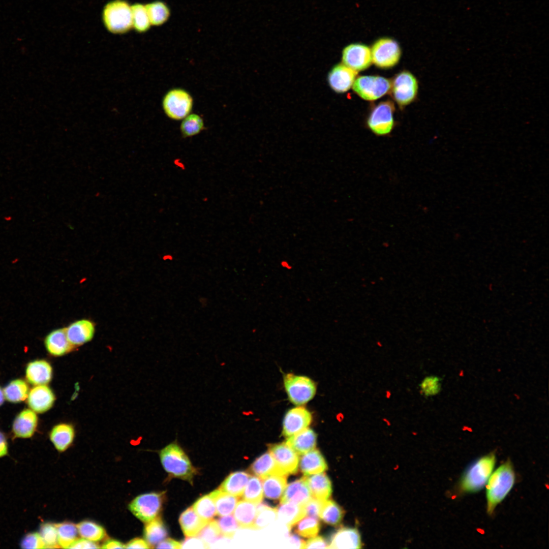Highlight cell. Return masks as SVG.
I'll list each match as a JSON object with an SVG mask.
<instances>
[{
	"mask_svg": "<svg viewBox=\"0 0 549 549\" xmlns=\"http://www.w3.org/2000/svg\"><path fill=\"white\" fill-rule=\"evenodd\" d=\"M496 460L495 452H491L475 460L460 477L455 486L456 493L463 495L482 490L494 470Z\"/></svg>",
	"mask_w": 549,
	"mask_h": 549,
	"instance_id": "6da1fadb",
	"label": "cell"
},
{
	"mask_svg": "<svg viewBox=\"0 0 549 549\" xmlns=\"http://www.w3.org/2000/svg\"><path fill=\"white\" fill-rule=\"evenodd\" d=\"M516 476L513 465L508 459L494 470L485 487L486 512L491 515L497 506L507 497L513 488Z\"/></svg>",
	"mask_w": 549,
	"mask_h": 549,
	"instance_id": "7a4b0ae2",
	"label": "cell"
},
{
	"mask_svg": "<svg viewBox=\"0 0 549 549\" xmlns=\"http://www.w3.org/2000/svg\"><path fill=\"white\" fill-rule=\"evenodd\" d=\"M160 457L164 469L171 477L193 483V478L198 471L176 441L163 448L160 452Z\"/></svg>",
	"mask_w": 549,
	"mask_h": 549,
	"instance_id": "3957f363",
	"label": "cell"
},
{
	"mask_svg": "<svg viewBox=\"0 0 549 549\" xmlns=\"http://www.w3.org/2000/svg\"><path fill=\"white\" fill-rule=\"evenodd\" d=\"M106 29L114 34H123L132 29V8L126 0H112L107 3L102 13Z\"/></svg>",
	"mask_w": 549,
	"mask_h": 549,
	"instance_id": "277c9868",
	"label": "cell"
},
{
	"mask_svg": "<svg viewBox=\"0 0 549 549\" xmlns=\"http://www.w3.org/2000/svg\"><path fill=\"white\" fill-rule=\"evenodd\" d=\"M283 382L288 399L294 405H304L316 394L315 383L307 376L289 373L284 376Z\"/></svg>",
	"mask_w": 549,
	"mask_h": 549,
	"instance_id": "5b68a950",
	"label": "cell"
},
{
	"mask_svg": "<svg viewBox=\"0 0 549 549\" xmlns=\"http://www.w3.org/2000/svg\"><path fill=\"white\" fill-rule=\"evenodd\" d=\"M165 496V492L139 495L130 503L129 508L136 517L147 523L158 516L162 509Z\"/></svg>",
	"mask_w": 549,
	"mask_h": 549,
	"instance_id": "8992f818",
	"label": "cell"
},
{
	"mask_svg": "<svg viewBox=\"0 0 549 549\" xmlns=\"http://www.w3.org/2000/svg\"><path fill=\"white\" fill-rule=\"evenodd\" d=\"M372 62L378 67L388 69L397 64L401 55L399 43L394 39L383 37L377 40L371 48Z\"/></svg>",
	"mask_w": 549,
	"mask_h": 549,
	"instance_id": "52a82bcc",
	"label": "cell"
},
{
	"mask_svg": "<svg viewBox=\"0 0 549 549\" xmlns=\"http://www.w3.org/2000/svg\"><path fill=\"white\" fill-rule=\"evenodd\" d=\"M388 79L379 76H361L356 78L352 88L361 98L368 101L378 99L390 89Z\"/></svg>",
	"mask_w": 549,
	"mask_h": 549,
	"instance_id": "ba28073f",
	"label": "cell"
},
{
	"mask_svg": "<svg viewBox=\"0 0 549 549\" xmlns=\"http://www.w3.org/2000/svg\"><path fill=\"white\" fill-rule=\"evenodd\" d=\"M193 99L186 90L175 88L169 91L164 97L163 107L166 115L171 119L179 120L191 112Z\"/></svg>",
	"mask_w": 549,
	"mask_h": 549,
	"instance_id": "9c48e42d",
	"label": "cell"
},
{
	"mask_svg": "<svg viewBox=\"0 0 549 549\" xmlns=\"http://www.w3.org/2000/svg\"><path fill=\"white\" fill-rule=\"evenodd\" d=\"M390 90L396 103L404 106L415 99L418 90L417 81L411 73L404 71L395 76L391 83Z\"/></svg>",
	"mask_w": 549,
	"mask_h": 549,
	"instance_id": "30bf717a",
	"label": "cell"
},
{
	"mask_svg": "<svg viewBox=\"0 0 549 549\" xmlns=\"http://www.w3.org/2000/svg\"><path fill=\"white\" fill-rule=\"evenodd\" d=\"M393 104L389 101L382 102L372 111L368 119L370 129L378 135L389 134L393 127Z\"/></svg>",
	"mask_w": 549,
	"mask_h": 549,
	"instance_id": "8fae6325",
	"label": "cell"
},
{
	"mask_svg": "<svg viewBox=\"0 0 549 549\" xmlns=\"http://www.w3.org/2000/svg\"><path fill=\"white\" fill-rule=\"evenodd\" d=\"M342 61L343 64L357 72L364 70L372 63L371 48L362 44H350L342 51Z\"/></svg>",
	"mask_w": 549,
	"mask_h": 549,
	"instance_id": "7c38bea8",
	"label": "cell"
},
{
	"mask_svg": "<svg viewBox=\"0 0 549 549\" xmlns=\"http://www.w3.org/2000/svg\"><path fill=\"white\" fill-rule=\"evenodd\" d=\"M268 451L284 475L288 476L297 473L299 463L298 454L286 442L269 444Z\"/></svg>",
	"mask_w": 549,
	"mask_h": 549,
	"instance_id": "4fadbf2b",
	"label": "cell"
},
{
	"mask_svg": "<svg viewBox=\"0 0 549 549\" xmlns=\"http://www.w3.org/2000/svg\"><path fill=\"white\" fill-rule=\"evenodd\" d=\"M312 421L311 413L301 406L289 409L283 421L282 435L286 438L308 428Z\"/></svg>",
	"mask_w": 549,
	"mask_h": 549,
	"instance_id": "5bb4252c",
	"label": "cell"
},
{
	"mask_svg": "<svg viewBox=\"0 0 549 549\" xmlns=\"http://www.w3.org/2000/svg\"><path fill=\"white\" fill-rule=\"evenodd\" d=\"M357 74V71L344 64H338L329 72L328 82L334 92L343 93L348 90L352 86Z\"/></svg>",
	"mask_w": 549,
	"mask_h": 549,
	"instance_id": "9a60e30c",
	"label": "cell"
},
{
	"mask_svg": "<svg viewBox=\"0 0 549 549\" xmlns=\"http://www.w3.org/2000/svg\"><path fill=\"white\" fill-rule=\"evenodd\" d=\"M65 329L69 342L76 347L92 340L95 332V325L90 320L82 319L72 322Z\"/></svg>",
	"mask_w": 549,
	"mask_h": 549,
	"instance_id": "2e32d148",
	"label": "cell"
},
{
	"mask_svg": "<svg viewBox=\"0 0 549 549\" xmlns=\"http://www.w3.org/2000/svg\"><path fill=\"white\" fill-rule=\"evenodd\" d=\"M312 498L311 492L303 476L286 486L280 499V503L292 502L304 505Z\"/></svg>",
	"mask_w": 549,
	"mask_h": 549,
	"instance_id": "e0dca14e",
	"label": "cell"
},
{
	"mask_svg": "<svg viewBox=\"0 0 549 549\" xmlns=\"http://www.w3.org/2000/svg\"><path fill=\"white\" fill-rule=\"evenodd\" d=\"M55 396L51 389L46 385H37L29 392L27 402L35 412L43 413L52 406Z\"/></svg>",
	"mask_w": 549,
	"mask_h": 549,
	"instance_id": "ac0fdd59",
	"label": "cell"
},
{
	"mask_svg": "<svg viewBox=\"0 0 549 549\" xmlns=\"http://www.w3.org/2000/svg\"><path fill=\"white\" fill-rule=\"evenodd\" d=\"M44 343L47 351L54 356H63L75 348L67 338L65 328L51 331L46 337Z\"/></svg>",
	"mask_w": 549,
	"mask_h": 549,
	"instance_id": "d6986e66",
	"label": "cell"
},
{
	"mask_svg": "<svg viewBox=\"0 0 549 549\" xmlns=\"http://www.w3.org/2000/svg\"><path fill=\"white\" fill-rule=\"evenodd\" d=\"M361 545L360 535L356 529L342 528L332 535L328 548H360Z\"/></svg>",
	"mask_w": 549,
	"mask_h": 549,
	"instance_id": "ffe728a7",
	"label": "cell"
},
{
	"mask_svg": "<svg viewBox=\"0 0 549 549\" xmlns=\"http://www.w3.org/2000/svg\"><path fill=\"white\" fill-rule=\"evenodd\" d=\"M38 423V417L34 411L25 409L15 419L12 427L15 437L27 438L34 434Z\"/></svg>",
	"mask_w": 549,
	"mask_h": 549,
	"instance_id": "44dd1931",
	"label": "cell"
},
{
	"mask_svg": "<svg viewBox=\"0 0 549 549\" xmlns=\"http://www.w3.org/2000/svg\"><path fill=\"white\" fill-rule=\"evenodd\" d=\"M52 375L51 366L44 360H36L29 363L26 369L27 381L36 386L48 383L52 378Z\"/></svg>",
	"mask_w": 549,
	"mask_h": 549,
	"instance_id": "7402d4cb",
	"label": "cell"
},
{
	"mask_svg": "<svg viewBox=\"0 0 549 549\" xmlns=\"http://www.w3.org/2000/svg\"><path fill=\"white\" fill-rule=\"evenodd\" d=\"M302 455L299 465L304 476L322 473L327 469L326 461L319 450L314 449Z\"/></svg>",
	"mask_w": 549,
	"mask_h": 549,
	"instance_id": "603a6c76",
	"label": "cell"
},
{
	"mask_svg": "<svg viewBox=\"0 0 549 549\" xmlns=\"http://www.w3.org/2000/svg\"><path fill=\"white\" fill-rule=\"evenodd\" d=\"M286 442L298 454H303L315 448L317 434L313 430L307 428L287 437Z\"/></svg>",
	"mask_w": 549,
	"mask_h": 549,
	"instance_id": "cb8c5ba5",
	"label": "cell"
},
{
	"mask_svg": "<svg viewBox=\"0 0 549 549\" xmlns=\"http://www.w3.org/2000/svg\"><path fill=\"white\" fill-rule=\"evenodd\" d=\"M304 476L313 498L325 501L330 497L332 492V484L330 479L324 472Z\"/></svg>",
	"mask_w": 549,
	"mask_h": 549,
	"instance_id": "d4e9b609",
	"label": "cell"
},
{
	"mask_svg": "<svg viewBox=\"0 0 549 549\" xmlns=\"http://www.w3.org/2000/svg\"><path fill=\"white\" fill-rule=\"evenodd\" d=\"M276 508L277 518L289 528L306 515L304 505L285 502Z\"/></svg>",
	"mask_w": 549,
	"mask_h": 549,
	"instance_id": "484cf974",
	"label": "cell"
},
{
	"mask_svg": "<svg viewBox=\"0 0 549 549\" xmlns=\"http://www.w3.org/2000/svg\"><path fill=\"white\" fill-rule=\"evenodd\" d=\"M250 470L261 479L271 475H285L269 451L257 458L251 464Z\"/></svg>",
	"mask_w": 549,
	"mask_h": 549,
	"instance_id": "4316f807",
	"label": "cell"
},
{
	"mask_svg": "<svg viewBox=\"0 0 549 549\" xmlns=\"http://www.w3.org/2000/svg\"><path fill=\"white\" fill-rule=\"evenodd\" d=\"M179 522L184 535L188 537L198 535L208 523L201 518L192 506L180 514Z\"/></svg>",
	"mask_w": 549,
	"mask_h": 549,
	"instance_id": "83f0119b",
	"label": "cell"
},
{
	"mask_svg": "<svg viewBox=\"0 0 549 549\" xmlns=\"http://www.w3.org/2000/svg\"><path fill=\"white\" fill-rule=\"evenodd\" d=\"M257 504L245 500L237 502L233 512L240 528L252 529L257 514Z\"/></svg>",
	"mask_w": 549,
	"mask_h": 549,
	"instance_id": "f1b7e54d",
	"label": "cell"
},
{
	"mask_svg": "<svg viewBox=\"0 0 549 549\" xmlns=\"http://www.w3.org/2000/svg\"><path fill=\"white\" fill-rule=\"evenodd\" d=\"M251 475L244 471L231 473L219 487L223 492L236 497L242 496Z\"/></svg>",
	"mask_w": 549,
	"mask_h": 549,
	"instance_id": "f546056e",
	"label": "cell"
},
{
	"mask_svg": "<svg viewBox=\"0 0 549 549\" xmlns=\"http://www.w3.org/2000/svg\"><path fill=\"white\" fill-rule=\"evenodd\" d=\"M74 435V428L71 424L60 423L52 429L50 439L57 450L64 451L72 443Z\"/></svg>",
	"mask_w": 549,
	"mask_h": 549,
	"instance_id": "4dcf8cb0",
	"label": "cell"
},
{
	"mask_svg": "<svg viewBox=\"0 0 549 549\" xmlns=\"http://www.w3.org/2000/svg\"><path fill=\"white\" fill-rule=\"evenodd\" d=\"M264 496L277 500L281 498L287 486V476L271 475L261 479Z\"/></svg>",
	"mask_w": 549,
	"mask_h": 549,
	"instance_id": "1f68e13d",
	"label": "cell"
},
{
	"mask_svg": "<svg viewBox=\"0 0 549 549\" xmlns=\"http://www.w3.org/2000/svg\"><path fill=\"white\" fill-rule=\"evenodd\" d=\"M213 500L219 516L232 514L238 502V497L223 492L218 489L209 494Z\"/></svg>",
	"mask_w": 549,
	"mask_h": 549,
	"instance_id": "d6a6232c",
	"label": "cell"
},
{
	"mask_svg": "<svg viewBox=\"0 0 549 549\" xmlns=\"http://www.w3.org/2000/svg\"><path fill=\"white\" fill-rule=\"evenodd\" d=\"M167 534L166 528L160 516L147 522L144 529V538L151 548L165 539Z\"/></svg>",
	"mask_w": 549,
	"mask_h": 549,
	"instance_id": "836d02e7",
	"label": "cell"
},
{
	"mask_svg": "<svg viewBox=\"0 0 549 549\" xmlns=\"http://www.w3.org/2000/svg\"><path fill=\"white\" fill-rule=\"evenodd\" d=\"M344 511L342 507L332 500H325L319 514V518L329 525L338 526L342 521Z\"/></svg>",
	"mask_w": 549,
	"mask_h": 549,
	"instance_id": "e575fe53",
	"label": "cell"
},
{
	"mask_svg": "<svg viewBox=\"0 0 549 549\" xmlns=\"http://www.w3.org/2000/svg\"><path fill=\"white\" fill-rule=\"evenodd\" d=\"M151 25L160 26L169 19L170 11L168 6L160 1H154L145 5Z\"/></svg>",
	"mask_w": 549,
	"mask_h": 549,
	"instance_id": "d590c367",
	"label": "cell"
},
{
	"mask_svg": "<svg viewBox=\"0 0 549 549\" xmlns=\"http://www.w3.org/2000/svg\"><path fill=\"white\" fill-rule=\"evenodd\" d=\"M5 398L12 403L25 400L28 395L29 388L27 383L21 379L11 381L3 390Z\"/></svg>",
	"mask_w": 549,
	"mask_h": 549,
	"instance_id": "8d00e7d4",
	"label": "cell"
},
{
	"mask_svg": "<svg viewBox=\"0 0 549 549\" xmlns=\"http://www.w3.org/2000/svg\"><path fill=\"white\" fill-rule=\"evenodd\" d=\"M132 29L139 33L146 32L151 26L145 5L135 3L131 5Z\"/></svg>",
	"mask_w": 549,
	"mask_h": 549,
	"instance_id": "74e56055",
	"label": "cell"
},
{
	"mask_svg": "<svg viewBox=\"0 0 549 549\" xmlns=\"http://www.w3.org/2000/svg\"><path fill=\"white\" fill-rule=\"evenodd\" d=\"M76 527L79 535L82 538L94 542L102 540L106 534L103 527L92 521L81 522Z\"/></svg>",
	"mask_w": 549,
	"mask_h": 549,
	"instance_id": "f35d334b",
	"label": "cell"
},
{
	"mask_svg": "<svg viewBox=\"0 0 549 549\" xmlns=\"http://www.w3.org/2000/svg\"><path fill=\"white\" fill-rule=\"evenodd\" d=\"M60 547L67 548L77 539L78 530L72 523L65 522L55 524Z\"/></svg>",
	"mask_w": 549,
	"mask_h": 549,
	"instance_id": "ab89813d",
	"label": "cell"
},
{
	"mask_svg": "<svg viewBox=\"0 0 549 549\" xmlns=\"http://www.w3.org/2000/svg\"><path fill=\"white\" fill-rule=\"evenodd\" d=\"M276 519L277 508L258 503L257 504V514L252 529H262Z\"/></svg>",
	"mask_w": 549,
	"mask_h": 549,
	"instance_id": "60d3db41",
	"label": "cell"
},
{
	"mask_svg": "<svg viewBox=\"0 0 549 549\" xmlns=\"http://www.w3.org/2000/svg\"><path fill=\"white\" fill-rule=\"evenodd\" d=\"M192 507L197 514L207 522L211 521L217 514L215 503L209 494L199 498Z\"/></svg>",
	"mask_w": 549,
	"mask_h": 549,
	"instance_id": "b9f144b4",
	"label": "cell"
},
{
	"mask_svg": "<svg viewBox=\"0 0 549 549\" xmlns=\"http://www.w3.org/2000/svg\"><path fill=\"white\" fill-rule=\"evenodd\" d=\"M243 491L241 496L243 500L260 503L263 496L262 480L258 476H251Z\"/></svg>",
	"mask_w": 549,
	"mask_h": 549,
	"instance_id": "7bdbcfd3",
	"label": "cell"
},
{
	"mask_svg": "<svg viewBox=\"0 0 549 549\" xmlns=\"http://www.w3.org/2000/svg\"><path fill=\"white\" fill-rule=\"evenodd\" d=\"M295 531L299 536L305 538H312L318 533L320 524L319 519L312 516L304 517L296 524Z\"/></svg>",
	"mask_w": 549,
	"mask_h": 549,
	"instance_id": "ee69618b",
	"label": "cell"
},
{
	"mask_svg": "<svg viewBox=\"0 0 549 549\" xmlns=\"http://www.w3.org/2000/svg\"><path fill=\"white\" fill-rule=\"evenodd\" d=\"M204 128L201 117L196 114L188 115L185 117L180 125V130L183 137H189L199 134Z\"/></svg>",
	"mask_w": 549,
	"mask_h": 549,
	"instance_id": "f6af8a7d",
	"label": "cell"
},
{
	"mask_svg": "<svg viewBox=\"0 0 549 549\" xmlns=\"http://www.w3.org/2000/svg\"><path fill=\"white\" fill-rule=\"evenodd\" d=\"M40 535L42 537L45 548H59L58 543L57 533L55 524L46 523L41 526Z\"/></svg>",
	"mask_w": 549,
	"mask_h": 549,
	"instance_id": "bcb514c9",
	"label": "cell"
},
{
	"mask_svg": "<svg viewBox=\"0 0 549 549\" xmlns=\"http://www.w3.org/2000/svg\"><path fill=\"white\" fill-rule=\"evenodd\" d=\"M420 393L426 397L438 394L441 388V379L437 376L425 377L419 384Z\"/></svg>",
	"mask_w": 549,
	"mask_h": 549,
	"instance_id": "7dc6e473",
	"label": "cell"
},
{
	"mask_svg": "<svg viewBox=\"0 0 549 549\" xmlns=\"http://www.w3.org/2000/svg\"><path fill=\"white\" fill-rule=\"evenodd\" d=\"M216 521L222 536L227 538H232L236 531L239 528L237 522L232 515L221 516Z\"/></svg>",
	"mask_w": 549,
	"mask_h": 549,
	"instance_id": "c3c4849f",
	"label": "cell"
},
{
	"mask_svg": "<svg viewBox=\"0 0 549 549\" xmlns=\"http://www.w3.org/2000/svg\"><path fill=\"white\" fill-rule=\"evenodd\" d=\"M198 535L200 538L208 545L222 536L216 520L209 521Z\"/></svg>",
	"mask_w": 549,
	"mask_h": 549,
	"instance_id": "681fc988",
	"label": "cell"
},
{
	"mask_svg": "<svg viewBox=\"0 0 549 549\" xmlns=\"http://www.w3.org/2000/svg\"><path fill=\"white\" fill-rule=\"evenodd\" d=\"M23 548H44L45 543L38 533H30L25 536L21 542Z\"/></svg>",
	"mask_w": 549,
	"mask_h": 549,
	"instance_id": "f907efd6",
	"label": "cell"
},
{
	"mask_svg": "<svg viewBox=\"0 0 549 549\" xmlns=\"http://www.w3.org/2000/svg\"><path fill=\"white\" fill-rule=\"evenodd\" d=\"M324 501L312 497L304 505L306 515L319 519Z\"/></svg>",
	"mask_w": 549,
	"mask_h": 549,
	"instance_id": "816d5d0a",
	"label": "cell"
},
{
	"mask_svg": "<svg viewBox=\"0 0 549 549\" xmlns=\"http://www.w3.org/2000/svg\"><path fill=\"white\" fill-rule=\"evenodd\" d=\"M325 539L321 536L313 537L304 542L302 548H328Z\"/></svg>",
	"mask_w": 549,
	"mask_h": 549,
	"instance_id": "f5cc1de1",
	"label": "cell"
},
{
	"mask_svg": "<svg viewBox=\"0 0 549 549\" xmlns=\"http://www.w3.org/2000/svg\"><path fill=\"white\" fill-rule=\"evenodd\" d=\"M187 538L181 544V548H207L208 545L198 537H189Z\"/></svg>",
	"mask_w": 549,
	"mask_h": 549,
	"instance_id": "db71d44e",
	"label": "cell"
},
{
	"mask_svg": "<svg viewBox=\"0 0 549 549\" xmlns=\"http://www.w3.org/2000/svg\"><path fill=\"white\" fill-rule=\"evenodd\" d=\"M100 547L94 541L85 538L76 539L69 547L70 548H97Z\"/></svg>",
	"mask_w": 549,
	"mask_h": 549,
	"instance_id": "11a10c76",
	"label": "cell"
},
{
	"mask_svg": "<svg viewBox=\"0 0 549 549\" xmlns=\"http://www.w3.org/2000/svg\"><path fill=\"white\" fill-rule=\"evenodd\" d=\"M158 548H181V543L171 538L164 539L157 544L156 547Z\"/></svg>",
	"mask_w": 549,
	"mask_h": 549,
	"instance_id": "9f6ffc18",
	"label": "cell"
},
{
	"mask_svg": "<svg viewBox=\"0 0 549 549\" xmlns=\"http://www.w3.org/2000/svg\"><path fill=\"white\" fill-rule=\"evenodd\" d=\"M127 548H151L148 543L140 538H136L125 545Z\"/></svg>",
	"mask_w": 549,
	"mask_h": 549,
	"instance_id": "6f0895ef",
	"label": "cell"
},
{
	"mask_svg": "<svg viewBox=\"0 0 549 549\" xmlns=\"http://www.w3.org/2000/svg\"><path fill=\"white\" fill-rule=\"evenodd\" d=\"M101 547L103 548H125V545L119 541L109 539L103 544Z\"/></svg>",
	"mask_w": 549,
	"mask_h": 549,
	"instance_id": "680465c9",
	"label": "cell"
},
{
	"mask_svg": "<svg viewBox=\"0 0 549 549\" xmlns=\"http://www.w3.org/2000/svg\"><path fill=\"white\" fill-rule=\"evenodd\" d=\"M8 453V444L6 438L3 433L0 431V458L7 455Z\"/></svg>",
	"mask_w": 549,
	"mask_h": 549,
	"instance_id": "91938a15",
	"label": "cell"
},
{
	"mask_svg": "<svg viewBox=\"0 0 549 549\" xmlns=\"http://www.w3.org/2000/svg\"><path fill=\"white\" fill-rule=\"evenodd\" d=\"M290 537L291 541L293 544L296 545L297 547L300 548H303L304 541H303L298 536L294 534L290 535Z\"/></svg>",
	"mask_w": 549,
	"mask_h": 549,
	"instance_id": "94428289",
	"label": "cell"
},
{
	"mask_svg": "<svg viewBox=\"0 0 549 549\" xmlns=\"http://www.w3.org/2000/svg\"><path fill=\"white\" fill-rule=\"evenodd\" d=\"M280 264H281V266H282L283 267H284V268H286V269H291L292 268V266H291V265H290V264L289 263V262H288L287 261H286V260H282V261L281 262Z\"/></svg>",
	"mask_w": 549,
	"mask_h": 549,
	"instance_id": "6125c7cd",
	"label": "cell"
},
{
	"mask_svg": "<svg viewBox=\"0 0 549 549\" xmlns=\"http://www.w3.org/2000/svg\"><path fill=\"white\" fill-rule=\"evenodd\" d=\"M4 398V392L0 387V406L3 403Z\"/></svg>",
	"mask_w": 549,
	"mask_h": 549,
	"instance_id": "be15d7a7",
	"label": "cell"
}]
</instances>
